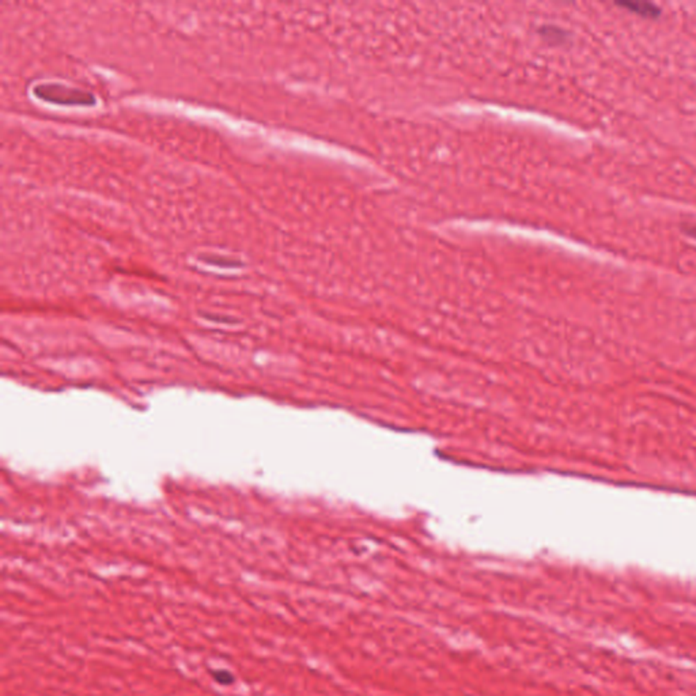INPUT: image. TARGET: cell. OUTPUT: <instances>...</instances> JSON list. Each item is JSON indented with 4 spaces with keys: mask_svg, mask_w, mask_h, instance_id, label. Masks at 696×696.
<instances>
[{
    "mask_svg": "<svg viewBox=\"0 0 696 696\" xmlns=\"http://www.w3.org/2000/svg\"><path fill=\"white\" fill-rule=\"evenodd\" d=\"M35 96L39 100H44L56 105L66 107H91L96 105L97 100L93 93L66 86L62 83H44L37 84L33 90Z\"/></svg>",
    "mask_w": 696,
    "mask_h": 696,
    "instance_id": "6da1fadb",
    "label": "cell"
},
{
    "mask_svg": "<svg viewBox=\"0 0 696 696\" xmlns=\"http://www.w3.org/2000/svg\"><path fill=\"white\" fill-rule=\"evenodd\" d=\"M616 4L643 18H656L661 14L660 8L649 1H621Z\"/></svg>",
    "mask_w": 696,
    "mask_h": 696,
    "instance_id": "7a4b0ae2",
    "label": "cell"
},
{
    "mask_svg": "<svg viewBox=\"0 0 696 696\" xmlns=\"http://www.w3.org/2000/svg\"><path fill=\"white\" fill-rule=\"evenodd\" d=\"M202 258L208 264H214V265H220V267H230L231 268V267L242 265L238 260H231V258L217 256V255H207V256H202Z\"/></svg>",
    "mask_w": 696,
    "mask_h": 696,
    "instance_id": "3957f363",
    "label": "cell"
},
{
    "mask_svg": "<svg viewBox=\"0 0 696 696\" xmlns=\"http://www.w3.org/2000/svg\"><path fill=\"white\" fill-rule=\"evenodd\" d=\"M687 233H688L691 237H695L696 238V226L691 227V229H688V230H687Z\"/></svg>",
    "mask_w": 696,
    "mask_h": 696,
    "instance_id": "277c9868",
    "label": "cell"
}]
</instances>
